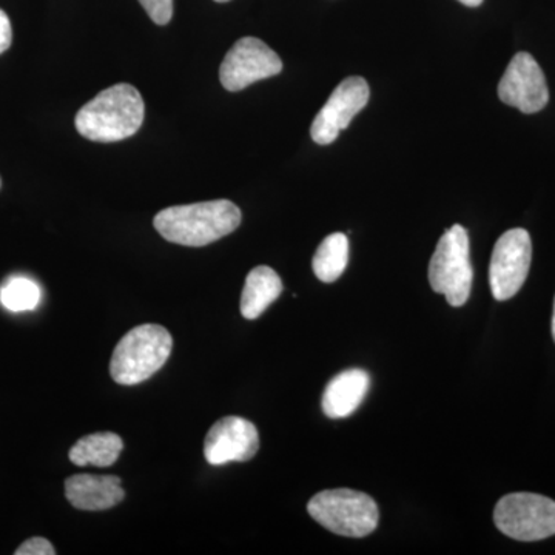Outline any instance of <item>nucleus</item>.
Wrapping results in <instances>:
<instances>
[{
  "label": "nucleus",
  "instance_id": "nucleus-22",
  "mask_svg": "<svg viewBox=\"0 0 555 555\" xmlns=\"http://www.w3.org/2000/svg\"><path fill=\"white\" fill-rule=\"evenodd\" d=\"M553 337L555 341V299H554V315H553Z\"/></svg>",
  "mask_w": 555,
  "mask_h": 555
},
{
  "label": "nucleus",
  "instance_id": "nucleus-17",
  "mask_svg": "<svg viewBox=\"0 0 555 555\" xmlns=\"http://www.w3.org/2000/svg\"><path fill=\"white\" fill-rule=\"evenodd\" d=\"M40 288L30 278L14 276L0 288V302L11 312H27L38 308Z\"/></svg>",
  "mask_w": 555,
  "mask_h": 555
},
{
  "label": "nucleus",
  "instance_id": "nucleus-5",
  "mask_svg": "<svg viewBox=\"0 0 555 555\" xmlns=\"http://www.w3.org/2000/svg\"><path fill=\"white\" fill-rule=\"evenodd\" d=\"M473 278L469 236L463 225H452L438 241L430 259V287L444 295L452 308H462L469 299Z\"/></svg>",
  "mask_w": 555,
  "mask_h": 555
},
{
  "label": "nucleus",
  "instance_id": "nucleus-20",
  "mask_svg": "<svg viewBox=\"0 0 555 555\" xmlns=\"http://www.w3.org/2000/svg\"><path fill=\"white\" fill-rule=\"evenodd\" d=\"M11 42H13V28H11L10 17L5 11L0 10V54L10 49Z\"/></svg>",
  "mask_w": 555,
  "mask_h": 555
},
{
  "label": "nucleus",
  "instance_id": "nucleus-3",
  "mask_svg": "<svg viewBox=\"0 0 555 555\" xmlns=\"http://www.w3.org/2000/svg\"><path fill=\"white\" fill-rule=\"evenodd\" d=\"M173 338L159 324H142L122 337L109 361V374L122 386L139 385L169 360Z\"/></svg>",
  "mask_w": 555,
  "mask_h": 555
},
{
  "label": "nucleus",
  "instance_id": "nucleus-21",
  "mask_svg": "<svg viewBox=\"0 0 555 555\" xmlns=\"http://www.w3.org/2000/svg\"><path fill=\"white\" fill-rule=\"evenodd\" d=\"M459 2H462L463 5L473 7V9H476V7H480L481 3H483V0H459Z\"/></svg>",
  "mask_w": 555,
  "mask_h": 555
},
{
  "label": "nucleus",
  "instance_id": "nucleus-2",
  "mask_svg": "<svg viewBox=\"0 0 555 555\" xmlns=\"http://www.w3.org/2000/svg\"><path fill=\"white\" fill-rule=\"evenodd\" d=\"M145 105L130 83H118L87 102L76 115L80 137L94 142H118L133 137L144 122Z\"/></svg>",
  "mask_w": 555,
  "mask_h": 555
},
{
  "label": "nucleus",
  "instance_id": "nucleus-8",
  "mask_svg": "<svg viewBox=\"0 0 555 555\" xmlns=\"http://www.w3.org/2000/svg\"><path fill=\"white\" fill-rule=\"evenodd\" d=\"M281 69L283 61L261 39L243 38L225 54L219 79L225 90L241 91L258 80L280 75Z\"/></svg>",
  "mask_w": 555,
  "mask_h": 555
},
{
  "label": "nucleus",
  "instance_id": "nucleus-14",
  "mask_svg": "<svg viewBox=\"0 0 555 555\" xmlns=\"http://www.w3.org/2000/svg\"><path fill=\"white\" fill-rule=\"evenodd\" d=\"M283 292V283L275 270L258 266L248 273L241 297V313L246 320H257Z\"/></svg>",
  "mask_w": 555,
  "mask_h": 555
},
{
  "label": "nucleus",
  "instance_id": "nucleus-10",
  "mask_svg": "<svg viewBox=\"0 0 555 555\" xmlns=\"http://www.w3.org/2000/svg\"><path fill=\"white\" fill-rule=\"evenodd\" d=\"M369 96L371 90L366 80L360 76L343 80L313 119L310 129L313 141L320 145L332 144L338 138L339 131L347 129L350 120L366 107Z\"/></svg>",
  "mask_w": 555,
  "mask_h": 555
},
{
  "label": "nucleus",
  "instance_id": "nucleus-6",
  "mask_svg": "<svg viewBox=\"0 0 555 555\" xmlns=\"http://www.w3.org/2000/svg\"><path fill=\"white\" fill-rule=\"evenodd\" d=\"M494 521L511 539L539 542L555 535V502L531 492L505 495L496 503Z\"/></svg>",
  "mask_w": 555,
  "mask_h": 555
},
{
  "label": "nucleus",
  "instance_id": "nucleus-1",
  "mask_svg": "<svg viewBox=\"0 0 555 555\" xmlns=\"http://www.w3.org/2000/svg\"><path fill=\"white\" fill-rule=\"evenodd\" d=\"M153 224L170 243L203 247L235 232L241 224V210L229 199L207 201L160 210Z\"/></svg>",
  "mask_w": 555,
  "mask_h": 555
},
{
  "label": "nucleus",
  "instance_id": "nucleus-19",
  "mask_svg": "<svg viewBox=\"0 0 555 555\" xmlns=\"http://www.w3.org/2000/svg\"><path fill=\"white\" fill-rule=\"evenodd\" d=\"M16 555H54L56 551H54L53 545L47 539H42V537H33V539L27 540V542L22 543L20 547H17Z\"/></svg>",
  "mask_w": 555,
  "mask_h": 555
},
{
  "label": "nucleus",
  "instance_id": "nucleus-4",
  "mask_svg": "<svg viewBox=\"0 0 555 555\" xmlns=\"http://www.w3.org/2000/svg\"><path fill=\"white\" fill-rule=\"evenodd\" d=\"M310 517L334 534L343 537H366L378 525V506L364 492L353 489H328L310 500Z\"/></svg>",
  "mask_w": 555,
  "mask_h": 555
},
{
  "label": "nucleus",
  "instance_id": "nucleus-16",
  "mask_svg": "<svg viewBox=\"0 0 555 555\" xmlns=\"http://www.w3.org/2000/svg\"><path fill=\"white\" fill-rule=\"evenodd\" d=\"M347 261H349V240L345 233H332L317 248L312 261L313 272L323 283H334L345 273Z\"/></svg>",
  "mask_w": 555,
  "mask_h": 555
},
{
  "label": "nucleus",
  "instance_id": "nucleus-11",
  "mask_svg": "<svg viewBox=\"0 0 555 555\" xmlns=\"http://www.w3.org/2000/svg\"><path fill=\"white\" fill-rule=\"evenodd\" d=\"M259 434L257 426L241 416H224L211 426L204 443V455L210 465L248 462L257 455Z\"/></svg>",
  "mask_w": 555,
  "mask_h": 555
},
{
  "label": "nucleus",
  "instance_id": "nucleus-12",
  "mask_svg": "<svg viewBox=\"0 0 555 555\" xmlns=\"http://www.w3.org/2000/svg\"><path fill=\"white\" fill-rule=\"evenodd\" d=\"M119 477L78 474L65 480V496L69 505L80 511H104L124 500Z\"/></svg>",
  "mask_w": 555,
  "mask_h": 555
},
{
  "label": "nucleus",
  "instance_id": "nucleus-23",
  "mask_svg": "<svg viewBox=\"0 0 555 555\" xmlns=\"http://www.w3.org/2000/svg\"><path fill=\"white\" fill-rule=\"evenodd\" d=\"M215 2L224 3V2H229V0H215Z\"/></svg>",
  "mask_w": 555,
  "mask_h": 555
},
{
  "label": "nucleus",
  "instance_id": "nucleus-18",
  "mask_svg": "<svg viewBox=\"0 0 555 555\" xmlns=\"http://www.w3.org/2000/svg\"><path fill=\"white\" fill-rule=\"evenodd\" d=\"M139 2L155 24L167 25L173 16V0H139Z\"/></svg>",
  "mask_w": 555,
  "mask_h": 555
},
{
  "label": "nucleus",
  "instance_id": "nucleus-13",
  "mask_svg": "<svg viewBox=\"0 0 555 555\" xmlns=\"http://www.w3.org/2000/svg\"><path fill=\"white\" fill-rule=\"evenodd\" d=\"M371 377L363 369H349L328 382L323 393V411L328 418H346L363 403Z\"/></svg>",
  "mask_w": 555,
  "mask_h": 555
},
{
  "label": "nucleus",
  "instance_id": "nucleus-7",
  "mask_svg": "<svg viewBox=\"0 0 555 555\" xmlns=\"http://www.w3.org/2000/svg\"><path fill=\"white\" fill-rule=\"evenodd\" d=\"M531 236L525 229L507 230L496 241L489 266V284L496 301L518 294L531 268Z\"/></svg>",
  "mask_w": 555,
  "mask_h": 555
},
{
  "label": "nucleus",
  "instance_id": "nucleus-15",
  "mask_svg": "<svg viewBox=\"0 0 555 555\" xmlns=\"http://www.w3.org/2000/svg\"><path fill=\"white\" fill-rule=\"evenodd\" d=\"M122 438L113 433H98L82 437L72 449L69 460L76 466L107 467L115 465L122 452Z\"/></svg>",
  "mask_w": 555,
  "mask_h": 555
},
{
  "label": "nucleus",
  "instance_id": "nucleus-9",
  "mask_svg": "<svg viewBox=\"0 0 555 555\" xmlns=\"http://www.w3.org/2000/svg\"><path fill=\"white\" fill-rule=\"evenodd\" d=\"M499 98L503 104L520 109L526 115L540 112L550 101L545 75L529 53H517L507 65L499 83Z\"/></svg>",
  "mask_w": 555,
  "mask_h": 555
}]
</instances>
